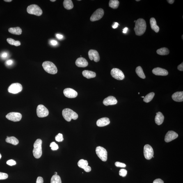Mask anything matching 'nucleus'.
Wrapping results in <instances>:
<instances>
[{"mask_svg":"<svg viewBox=\"0 0 183 183\" xmlns=\"http://www.w3.org/2000/svg\"><path fill=\"white\" fill-rule=\"evenodd\" d=\"M146 28V23L144 19L139 18L136 21L134 30L137 35L141 36L143 34Z\"/></svg>","mask_w":183,"mask_h":183,"instance_id":"f257e3e1","label":"nucleus"},{"mask_svg":"<svg viewBox=\"0 0 183 183\" xmlns=\"http://www.w3.org/2000/svg\"><path fill=\"white\" fill-rule=\"evenodd\" d=\"M62 114L64 118L67 122H70L72 119L76 120L78 118V115L71 109L66 108L63 110Z\"/></svg>","mask_w":183,"mask_h":183,"instance_id":"f03ea898","label":"nucleus"},{"mask_svg":"<svg viewBox=\"0 0 183 183\" xmlns=\"http://www.w3.org/2000/svg\"><path fill=\"white\" fill-rule=\"evenodd\" d=\"M42 141L41 139H38L36 140L34 144L33 154L34 157L37 159L40 158L42 155Z\"/></svg>","mask_w":183,"mask_h":183,"instance_id":"7ed1b4c3","label":"nucleus"},{"mask_svg":"<svg viewBox=\"0 0 183 183\" xmlns=\"http://www.w3.org/2000/svg\"><path fill=\"white\" fill-rule=\"evenodd\" d=\"M42 66L44 70L48 73L51 74H55L57 73V68L52 62L49 61H44L42 63Z\"/></svg>","mask_w":183,"mask_h":183,"instance_id":"20e7f679","label":"nucleus"},{"mask_svg":"<svg viewBox=\"0 0 183 183\" xmlns=\"http://www.w3.org/2000/svg\"><path fill=\"white\" fill-rule=\"evenodd\" d=\"M27 12L30 15L40 16L42 15V11L40 7L36 5H30L27 8Z\"/></svg>","mask_w":183,"mask_h":183,"instance_id":"39448f33","label":"nucleus"},{"mask_svg":"<svg viewBox=\"0 0 183 183\" xmlns=\"http://www.w3.org/2000/svg\"><path fill=\"white\" fill-rule=\"evenodd\" d=\"M96 152L101 160L103 161H107L108 153L106 149L102 147H97L96 149Z\"/></svg>","mask_w":183,"mask_h":183,"instance_id":"423d86ee","label":"nucleus"},{"mask_svg":"<svg viewBox=\"0 0 183 183\" xmlns=\"http://www.w3.org/2000/svg\"><path fill=\"white\" fill-rule=\"evenodd\" d=\"M37 116L40 118L47 117L49 115L48 110L43 105L40 104L37 106L36 110Z\"/></svg>","mask_w":183,"mask_h":183,"instance_id":"0eeeda50","label":"nucleus"},{"mask_svg":"<svg viewBox=\"0 0 183 183\" xmlns=\"http://www.w3.org/2000/svg\"><path fill=\"white\" fill-rule=\"evenodd\" d=\"M104 14V10L102 8H99L96 10L92 14L90 17V20L91 22L98 20L102 18Z\"/></svg>","mask_w":183,"mask_h":183,"instance_id":"6e6552de","label":"nucleus"},{"mask_svg":"<svg viewBox=\"0 0 183 183\" xmlns=\"http://www.w3.org/2000/svg\"><path fill=\"white\" fill-rule=\"evenodd\" d=\"M22 90V85L18 83H12L9 87L8 91L9 93L16 94L20 92Z\"/></svg>","mask_w":183,"mask_h":183,"instance_id":"1a4fd4ad","label":"nucleus"},{"mask_svg":"<svg viewBox=\"0 0 183 183\" xmlns=\"http://www.w3.org/2000/svg\"><path fill=\"white\" fill-rule=\"evenodd\" d=\"M111 75L113 78L118 80H122L125 77V75L122 71L117 68H113L111 71Z\"/></svg>","mask_w":183,"mask_h":183,"instance_id":"9d476101","label":"nucleus"},{"mask_svg":"<svg viewBox=\"0 0 183 183\" xmlns=\"http://www.w3.org/2000/svg\"><path fill=\"white\" fill-rule=\"evenodd\" d=\"M144 155L145 159L150 160L154 155V151L152 147L150 145H146L144 147Z\"/></svg>","mask_w":183,"mask_h":183,"instance_id":"9b49d317","label":"nucleus"},{"mask_svg":"<svg viewBox=\"0 0 183 183\" xmlns=\"http://www.w3.org/2000/svg\"><path fill=\"white\" fill-rule=\"evenodd\" d=\"M22 115L18 112H10L6 116V118L8 120L14 122H17L20 121L22 119Z\"/></svg>","mask_w":183,"mask_h":183,"instance_id":"f8f14e48","label":"nucleus"},{"mask_svg":"<svg viewBox=\"0 0 183 183\" xmlns=\"http://www.w3.org/2000/svg\"><path fill=\"white\" fill-rule=\"evenodd\" d=\"M63 93L65 97L70 98H75L78 95L77 92L71 88L65 89Z\"/></svg>","mask_w":183,"mask_h":183,"instance_id":"ddd939ff","label":"nucleus"},{"mask_svg":"<svg viewBox=\"0 0 183 183\" xmlns=\"http://www.w3.org/2000/svg\"><path fill=\"white\" fill-rule=\"evenodd\" d=\"M89 58L91 60H94L95 62H98L100 60V56L99 53L96 50H90L88 52Z\"/></svg>","mask_w":183,"mask_h":183,"instance_id":"4468645a","label":"nucleus"},{"mask_svg":"<svg viewBox=\"0 0 183 183\" xmlns=\"http://www.w3.org/2000/svg\"><path fill=\"white\" fill-rule=\"evenodd\" d=\"M178 135L174 131H170L167 133L165 137V141L169 143L178 137Z\"/></svg>","mask_w":183,"mask_h":183,"instance_id":"2eb2a0df","label":"nucleus"},{"mask_svg":"<svg viewBox=\"0 0 183 183\" xmlns=\"http://www.w3.org/2000/svg\"><path fill=\"white\" fill-rule=\"evenodd\" d=\"M78 165L79 167L84 169L85 172H89L91 171V168L88 166V162L86 160L83 159L80 160L78 162Z\"/></svg>","mask_w":183,"mask_h":183,"instance_id":"dca6fc26","label":"nucleus"},{"mask_svg":"<svg viewBox=\"0 0 183 183\" xmlns=\"http://www.w3.org/2000/svg\"><path fill=\"white\" fill-rule=\"evenodd\" d=\"M117 101L114 97L113 96H109L103 101V104L105 106L113 105L117 104Z\"/></svg>","mask_w":183,"mask_h":183,"instance_id":"f3484780","label":"nucleus"},{"mask_svg":"<svg viewBox=\"0 0 183 183\" xmlns=\"http://www.w3.org/2000/svg\"><path fill=\"white\" fill-rule=\"evenodd\" d=\"M152 72L155 75L158 76H165L168 74L167 71L159 67L154 69L152 70Z\"/></svg>","mask_w":183,"mask_h":183,"instance_id":"a211bd4d","label":"nucleus"},{"mask_svg":"<svg viewBox=\"0 0 183 183\" xmlns=\"http://www.w3.org/2000/svg\"><path fill=\"white\" fill-rule=\"evenodd\" d=\"M76 65L79 67H84L88 66V63L86 59L80 57L77 59L75 62Z\"/></svg>","mask_w":183,"mask_h":183,"instance_id":"6ab92c4d","label":"nucleus"},{"mask_svg":"<svg viewBox=\"0 0 183 183\" xmlns=\"http://www.w3.org/2000/svg\"><path fill=\"white\" fill-rule=\"evenodd\" d=\"M110 122L109 119L107 117H104L98 120L96 125L99 127H104L109 125Z\"/></svg>","mask_w":183,"mask_h":183,"instance_id":"aec40b11","label":"nucleus"},{"mask_svg":"<svg viewBox=\"0 0 183 183\" xmlns=\"http://www.w3.org/2000/svg\"><path fill=\"white\" fill-rule=\"evenodd\" d=\"M172 98L176 102H182L183 101V92H175L172 95Z\"/></svg>","mask_w":183,"mask_h":183,"instance_id":"412c9836","label":"nucleus"},{"mask_svg":"<svg viewBox=\"0 0 183 183\" xmlns=\"http://www.w3.org/2000/svg\"><path fill=\"white\" fill-rule=\"evenodd\" d=\"M164 120V116L163 114L161 112H158L156 113L155 117L156 123L158 125H160L163 123Z\"/></svg>","mask_w":183,"mask_h":183,"instance_id":"4be33fe9","label":"nucleus"},{"mask_svg":"<svg viewBox=\"0 0 183 183\" xmlns=\"http://www.w3.org/2000/svg\"><path fill=\"white\" fill-rule=\"evenodd\" d=\"M150 24L152 29L155 31L156 33L159 32V28L157 25L156 19L154 18H151L150 20Z\"/></svg>","mask_w":183,"mask_h":183,"instance_id":"5701e85b","label":"nucleus"},{"mask_svg":"<svg viewBox=\"0 0 183 183\" xmlns=\"http://www.w3.org/2000/svg\"><path fill=\"white\" fill-rule=\"evenodd\" d=\"M83 76L88 79L94 78L96 77L95 72L89 70H84L83 72Z\"/></svg>","mask_w":183,"mask_h":183,"instance_id":"b1692460","label":"nucleus"},{"mask_svg":"<svg viewBox=\"0 0 183 183\" xmlns=\"http://www.w3.org/2000/svg\"><path fill=\"white\" fill-rule=\"evenodd\" d=\"M9 32L12 34L20 35L22 33V30L20 27L10 28L8 29Z\"/></svg>","mask_w":183,"mask_h":183,"instance_id":"393cba45","label":"nucleus"},{"mask_svg":"<svg viewBox=\"0 0 183 183\" xmlns=\"http://www.w3.org/2000/svg\"><path fill=\"white\" fill-rule=\"evenodd\" d=\"M63 5L65 9L68 10L72 9L74 7L71 0H65L63 2Z\"/></svg>","mask_w":183,"mask_h":183,"instance_id":"a878e982","label":"nucleus"},{"mask_svg":"<svg viewBox=\"0 0 183 183\" xmlns=\"http://www.w3.org/2000/svg\"><path fill=\"white\" fill-rule=\"evenodd\" d=\"M7 143L12 144L14 145H17L19 143V141L17 138L15 137H8L6 139Z\"/></svg>","mask_w":183,"mask_h":183,"instance_id":"bb28decb","label":"nucleus"},{"mask_svg":"<svg viewBox=\"0 0 183 183\" xmlns=\"http://www.w3.org/2000/svg\"><path fill=\"white\" fill-rule=\"evenodd\" d=\"M169 50L166 48H163L157 50V53L161 55H166L169 54Z\"/></svg>","mask_w":183,"mask_h":183,"instance_id":"cd10ccee","label":"nucleus"},{"mask_svg":"<svg viewBox=\"0 0 183 183\" xmlns=\"http://www.w3.org/2000/svg\"><path fill=\"white\" fill-rule=\"evenodd\" d=\"M136 72L138 76L142 79H145V76L144 73L143 69L140 66H138L136 67Z\"/></svg>","mask_w":183,"mask_h":183,"instance_id":"c85d7f7f","label":"nucleus"},{"mask_svg":"<svg viewBox=\"0 0 183 183\" xmlns=\"http://www.w3.org/2000/svg\"><path fill=\"white\" fill-rule=\"evenodd\" d=\"M119 5H120V2L117 0H110L109 1V7L114 9H116L118 8Z\"/></svg>","mask_w":183,"mask_h":183,"instance_id":"c756f323","label":"nucleus"},{"mask_svg":"<svg viewBox=\"0 0 183 183\" xmlns=\"http://www.w3.org/2000/svg\"><path fill=\"white\" fill-rule=\"evenodd\" d=\"M154 95L155 93L154 92H151V93L147 94L144 98V102L146 103L150 102L152 100V99H153Z\"/></svg>","mask_w":183,"mask_h":183,"instance_id":"7c9ffc66","label":"nucleus"},{"mask_svg":"<svg viewBox=\"0 0 183 183\" xmlns=\"http://www.w3.org/2000/svg\"><path fill=\"white\" fill-rule=\"evenodd\" d=\"M51 183H62L60 176L57 175H53L51 178Z\"/></svg>","mask_w":183,"mask_h":183,"instance_id":"2f4dec72","label":"nucleus"},{"mask_svg":"<svg viewBox=\"0 0 183 183\" xmlns=\"http://www.w3.org/2000/svg\"><path fill=\"white\" fill-rule=\"evenodd\" d=\"M7 40L8 43L11 45L18 46L21 45L20 42L19 41H15L11 38H8L7 39Z\"/></svg>","mask_w":183,"mask_h":183,"instance_id":"473e14b6","label":"nucleus"},{"mask_svg":"<svg viewBox=\"0 0 183 183\" xmlns=\"http://www.w3.org/2000/svg\"><path fill=\"white\" fill-rule=\"evenodd\" d=\"M50 147H51V150L53 151L57 150L59 148L58 145L54 142L51 143Z\"/></svg>","mask_w":183,"mask_h":183,"instance_id":"72a5a7b5","label":"nucleus"},{"mask_svg":"<svg viewBox=\"0 0 183 183\" xmlns=\"http://www.w3.org/2000/svg\"><path fill=\"white\" fill-rule=\"evenodd\" d=\"M55 140L58 142H61L63 140V134L61 133H59L55 137Z\"/></svg>","mask_w":183,"mask_h":183,"instance_id":"f704fd0d","label":"nucleus"},{"mask_svg":"<svg viewBox=\"0 0 183 183\" xmlns=\"http://www.w3.org/2000/svg\"><path fill=\"white\" fill-rule=\"evenodd\" d=\"M127 171L125 169H122L119 171V175L121 176L125 177L127 175Z\"/></svg>","mask_w":183,"mask_h":183,"instance_id":"c9c22d12","label":"nucleus"},{"mask_svg":"<svg viewBox=\"0 0 183 183\" xmlns=\"http://www.w3.org/2000/svg\"><path fill=\"white\" fill-rule=\"evenodd\" d=\"M8 175L7 173L0 172V180H4L8 178Z\"/></svg>","mask_w":183,"mask_h":183,"instance_id":"e433bc0d","label":"nucleus"},{"mask_svg":"<svg viewBox=\"0 0 183 183\" xmlns=\"http://www.w3.org/2000/svg\"><path fill=\"white\" fill-rule=\"evenodd\" d=\"M115 165L117 167H118L125 168L126 165L125 163L119 162H116L115 163Z\"/></svg>","mask_w":183,"mask_h":183,"instance_id":"4c0bfd02","label":"nucleus"},{"mask_svg":"<svg viewBox=\"0 0 183 183\" xmlns=\"http://www.w3.org/2000/svg\"><path fill=\"white\" fill-rule=\"evenodd\" d=\"M7 164L10 166H13L16 164V162L13 160L11 159L7 162Z\"/></svg>","mask_w":183,"mask_h":183,"instance_id":"58836bf2","label":"nucleus"},{"mask_svg":"<svg viewBox=\"0 0 183 183\" xmlns=\"http://www.w3.org/2000/svg\"><path fill=\"white\" fill-rule=\"evenodd\" d=\"M44 179L41 177H37L36 183H43Z\"/></svg>","mask_w":183,"mask_h":183,"instance_id":"ea45409f","label":"nucleus"},{"mask_svg":"<svg viewBox=\"0 0 183 183\" xmlns=\"http://www.w3.org/2000/svg\"><path fill=\"white\" fill-rule=\"evenodd\" d=\"M153 183H164V182L161 179H157L154 180Z\"/></svg>","mask_w":183,"mask_h":183,"instance_id":"a19ab883","label":"nucleus"},{"mask_svg":"<svg viewBox=\"0 0 183 183\" xmlns=\"http://www.w3.org/2000/svg\"><path fill=\"white\" fill-rule=\"evenodd\" d=\"M5 63H6V64L7 65H12V64H13V60H9L6 61Z\"/></svg>","mask_w":183,"mask_h":183,"instance_id":"79ce46f5","label":"nucleus"},{"mask_svg":"<svg viewBox=\"0 0 183 183\" xmlns=\"http://www.w3.org/2000/svg\"><path fill=\"white\" fill-rule=\"evenodd\" d=\"M179 71H183V63H182L180 65H179L177 67Z\"/></svg>","mask_w":183,"mask_h":183,"instance_id":"37998d69","label":"nucleus"},{"mask_svg":"<svg viewBox=\"0 0 183 183\" xmlns=\"http://www.w3.org/2000/svg\"><path fill=\"white\" fill-rule=\"evenodd\" d=\"M50 43L53 46H56L57 44V42L56 40H51Z\"/></svg>","mask_w":183,"mask_h":183,"instance_id":"c03bdc74","label":"nucleus"},{"mask_svg":"<svg viewBox=\"0 0 183 183\" xmlns=\"http://www.w3.org/2000/svg\"><path fill=\"white\" fill-rule=\"evenodd\" d=\"M1 57L3 58H6L8 56L7 53L6 52H3L1 54Z\"/></svg>","mask_w":183,"mask_h":183,"instance_id":"a18cd8bd","label":"nucleus"},{"mask_svg":"<svg viewBox=\"0 0 183 183\" xmlns=\"http://www.w3.org/2000/svg\"><path fill=\"white\" fill-rule=\"evenodd\" d=\"M119 25V24L118 23L115 22V24L112 26V27L113 29H116V28L118 27V26Z\"/></svg>","mask_w":183,"mask_h":183,"instance_id":"49530a36","label":"nucleus"},{"mask_svg":"<svg viewBox=\"0 0 183 183\" xmlns=\"http://www.w3.org/2000/svg\"><path fill=\"white\" fill-rule=\"evenodd\" d=\"M56 36L59 39H61L63 38V35L59 34H57Z\"/></svg>","mask_w":183,"mask_h":183,"instance_id":"de8ad7c7","label":"nucleus"},{"mask_svg":"<svg viewBox=\"0 0 183 183\" xmlns=\"http://www.w3.org/2000/svg\"><path fill=\"white\" fill-rule=\"evenodd\" d=\"M128 29V28L127 27L124 28L123 30V33H127Z\"/></svg>","mask_w":183,"mask_h":183,"instance_id":"09e8293b","label":"nucleus"},{"mask_svg":"<svg viewBox=\"0 0 183 183\" xmlns=\"http://www.w3.org/2000/svg\"><path fill=\"white\" fill-rule=\"evenodd\" d=\"M174 1H174V0H168V1H167L168 3L170 4H173L174 2Z\"/></svg>","mask_w":183,"mask_h":183,"instance_id":"8fccbe9b","label":"nucleus"},{"mask_svg":"<svg viewBox=\"0 0 183 183\" xmlns=\"http://www.w3.org/2000/svg\"><path fill=\"white\" fill-rule=\"evenodd\" d=\"M4 1L7 2H10L12 1V0H5Z\"/></svg>","mask_w":183,"mask_h":183,"instance_id":"3c124183","label":"nucleus"},{"mask_svg":"<svg viewBox=\"0 0 183 183\" xmlns=\"http://www.w3.org/2000/svg\"><path fill=\"white\" fill-rule=\"evenodd\" d=\"M56 1V0H51L50 1L52 2H54L55 1Z\"/></svg>","mask_w":183,"mask_h":183,"instance_id":"603ef678","label":"nucleus"},{"mask_svg":"<svg viewBox=\"0 0 183 183\" xmlns=\"http://www.w3.org/2000/svg\"><path fill=\"white\" fill-rule=\"evenodd\" d=\"M55 175H57V172H55Z\"/></svg>","mask_w":183,"mask_h":183,"instance_id":"864d4df0","label":"nucleus"},{"mask_svg":"<svg viewBox=\"0 0 183 183\" xmlns=\"http://www.w3.org/2000/svg\"><path fill=\"white\" fill-rule=\"evenodd\" d=\"M1 153H0V159H1Z\"/></svg>","mask_w":183,"mask_h":183,"instance_id":"5fc2aeb1","label":"nucleus"},{"mask_svg":"<svg viewBox=\"0 0 183 183\" xmlns=\"http://www.w3.org/2000/svg\"><path fill=\"white\" fill-rule=\"evenodd\" d=\"M136 1H140V0H136Z\"/></svg>","mask_w":183,"mask_h":183,"instance_id":"6e6d98bb","label":"nucleus"},{"mask_svg":"<svg viewBox=\"0 0 183 183\" xmlns=\"http://www.w3.org/2000/svg\"><path fill=\"white\" fill-rule=\"evenodd\" d=\"M141 97L143 98H144L145 97L144 96H142Z\"/></svg>","mask_w":183,"mask_h":183,"instance_id":"4d7b16f0","label":"nucleus"},{"mask_svg":"<svg viewBox=\"0 0 183 183\" xmlns=\"http://www.w3.org/2000/svg\"><path fill=\"white\" fill-rule=\"evenodd\" d=\"M183 35H182V40L183 39Z\"/></svg>","mask_w":183,"mask_h":183,"instance_id":"13d9d810","label":"nucleus"},{"mask_svg":"<svg viewBox=\"0 0 183 183\" xmlns=\"http://www.w3.org/2000/svg\"><path fill=\"white\" fill-rule=\"evenodd\" d=\"M136 22V20H135L134 22Z\"/></svg>","mask_w":183,"mask_h":183,"instance_id":"bf43d9fd","label":"nucleus"}]
</instances>
